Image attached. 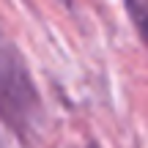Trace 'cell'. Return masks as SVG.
Listing matches in <instances>:
<instances>
[{
  "instance_id": "cell-1",
  "label": "cell",
  "mask_w": 148,
  "mask_h": 148,
  "mask_svg": "<svg viewBox=\"0 0 148 148\" xmlns=\"http://www.w3.org/2000/svg\"><path fill=\"white\" fill-rule=\"evenodd\" d=\"M0 115L19 134H27L38 118V96L19 55L0 41Z\"/></svg>"
}]
</instances>
